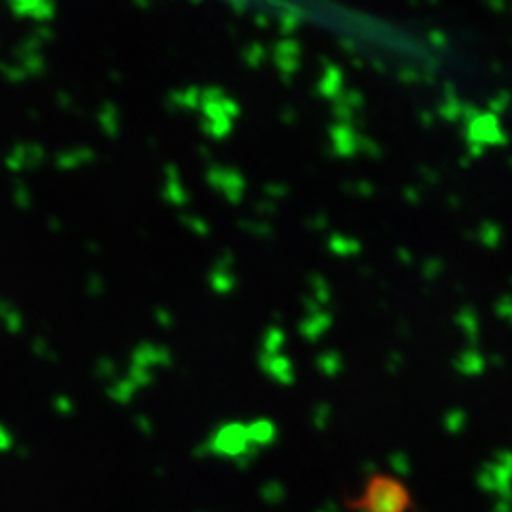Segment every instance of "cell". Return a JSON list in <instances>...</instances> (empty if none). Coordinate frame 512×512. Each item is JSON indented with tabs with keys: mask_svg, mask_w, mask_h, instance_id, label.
Wrapping results in <instances>:
<instances>
[{
	"mask_svg": "<svg viewBox=\"0 0 512 512\" xmlns=\"http://www.w3.org/2000/svg\"><path fill=\"white\" fill-rule=\"evenodd\" d=\"M248 442V429L242 425L224 427L218 436V448L222 453H237L242 451L244 444Z\"/></svg>",
	"mask_w": 512,
	"mask_h": 512,
	"instance_id": "7a4b0ae2",
	"label": "cell"
},
{
	"mask_svg": "<svg viewBox=\"0 0 512 512\" xmlns=\"http://www.w3.org/2000/svg\"><path fill=\"white\" fill-rule=\"evenodd\" d=\"M352 512H410L412 493L404 480L391 474H372L365 480L359 498L350 500Z\"/></svg>",
	"mask_w": 512,
	"mask_h": 512,
	"instance_id": "6da1fadb",
	"label": "cell"
}]
</instances>
